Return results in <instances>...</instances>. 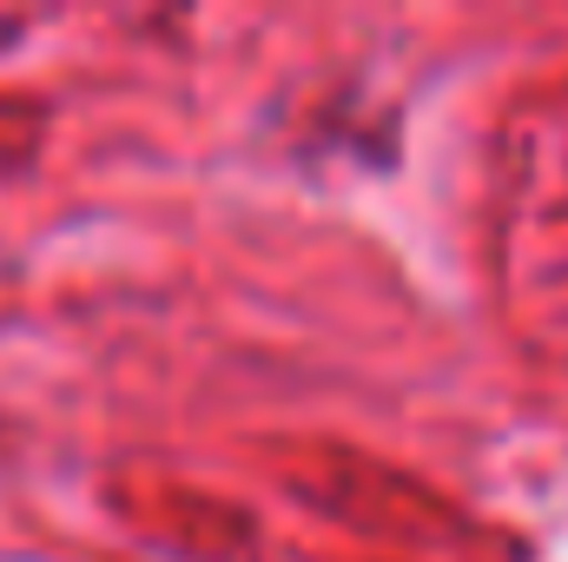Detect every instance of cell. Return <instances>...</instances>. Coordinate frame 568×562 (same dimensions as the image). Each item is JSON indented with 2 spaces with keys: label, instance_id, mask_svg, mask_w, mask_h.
Here are the masks:
<instances>
[]
</instances>
